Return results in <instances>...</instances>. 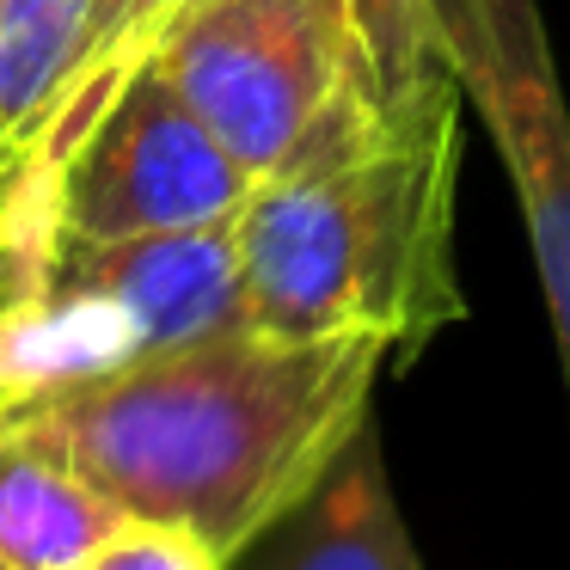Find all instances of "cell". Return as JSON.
<instances>
[{
    "label": "cell",
    "mask_w": 570,
    "mask_h": 570,
    "mask_svg": "<svg viewBox=\"0 0 570 570\" xmlns=\"http://www.w3.org/2000/svg\"><path fill=\"white\" fill-rule=\"evenodd\" d=\"M111 509L19 405H0V558L13 570H62L87 564L117 528Z\"/></svg>",
    "instance_id": "7"
},
{
    "label": "cell",
    "mask_w": 570,
    "mask_h": 570,
    "mask_svg": "<svg viewBox=\"0 0 570 570\" xmlns=\"http://www.w3.org/2000/svg\"><path fill=\"white\" fill-rule=\"evenodd\" d=\"M124 362H141V337L99 288L43 283L38 295L0 307V405L68 393Z\"/></svg>",
    "instance_id": "8"
},
{
    "label": "cell",
    "mask_w": 570,
    "mask_h": 570,
    "mask_svg": "<svg viewBox=\"0 0 570 570\" xmlns=\"http://www.w3.org/2000/svg\"><path fill=\"white\" fill-rule=\"evenodd\" d=\"M87 13L92 0H0V197L26 173Z\"/></svg>",
    "instance_id": "10"
},
{
    "label": "cell",
    "mask_w": 570,
    "mask_h": 570,
    "mask_svg": "<svg viewBox=\"0 0 570 570\" xmlns=\"http://www.w3.org/2000/svg\"><path fill=\"white\" fill-rule=\"evenodd\" d=\"M87 570H227V564L185 528H166V521H124V528L87 558Z\"/></svg>",
    "instance_id": "11"
},
{
    "label": "cell",
    "mask_w": 570,
    "mask_h": 570,
    "mask_svg": "<svg viewBox=\"0 0 570 570\" xmlns=\"http://www.w3.org/2000/svg\"><path fill=\"white\" fill-rule=\"evenodd\" d=\"M0 570H13V564H7V558H0Z\"/></svg>",
    "instance_id": "13"
},
{
    "label": "cell",
    "mask_w": 570,
    "mask_h": 570,
    "mask_svg": "<svg viewBox=\"0 0 570 570\" xmlns=\"http://www.w3.org/2000/svg\"><path fill=\"white\" fill-rule=\"evenodd\" d=\"M154 62L252 178H271L362 80L368 0H185Z\"/></svg>",
    "instance_id": "3"
},
{
    "label": "cell",
    "mask_w": 570,
    "mask_h": 570,
    "mask_svg": "<svg viewBox=\"0 0 570 570\" xmlns=\"http://www.w3.org/2000/svg\"><path fill=\"white\" fill-rule=\"evenodd\" d=\"M460 92L484 117L540 264L570 386V105L533 0H423Z\"/></svg>",
    "instance_id": "4"
},
{
    "label": "cell",
    "mask_w": 570,
    "mask_h": 570,
    "mask_svg": "<svg viewBox=\"0 0 570 570\" xmlns=\"http://www.w3.org/2000/svg\"><path fill=\"white\" fill-rule=\"evenodd\" d=\"M283 570H423L417 546L399 521L374 430H362L320 479V491L301 503V533Z\"/></svg>",
    "instance_id": "9"
},
{
    "label": "cell",
    "mask_w": 570,
    "mask_h": 570,
    "mask_svg": "<svg viewBox=\"0 0 570 570\" xmlns=\"http://www.w3.org/2000/svg\"><path fill=\"white\" fill-rule=\"evenodd\" d=\"M460 99L430 7L368 0L362 80L234 215L246 325L374 332L393 356H417L466 320L454 276Z\"/></svg>",
    "instance_id": "1"
},
{
    "label": "cell",
    "mask_w": 570,
    "mask_h": 570,
    "mask_svg": "<svg viewBox=\"0 0 570 570\" xmlns=\"http://www.w3.org/2000/svg\"><path fill=\"white\" fill-rule=\"evenodd\" d=\"M43 283H80L117 301L141 337V356L185 350L246 325L234 222L136 239H56Z\"/></svg>",
    "instance_id": "6"
},
{
    "label": "cell",
    "mask_w": 570,
    "mask_h": 570,
    "mask_svg": "<svg viewBox=\"0 0 570 570\" xmlns=\"http://www.w3.org/2000/svg\"><path fill=\"white\" fill-rule=\"evenodd\" d=\"M252 185L258 178L148 56L56 173V239H136L234 222Z\"/></svg>",
    "instance_id": "5"
},
{
    "label": "cell",
    "mask_w": 570,
    "mask_h": 570,
    "mask_svg": "<svg viewBox=\"0 0 570 570\" xmlns=\"http://www.w3.org/2000/svg\"><path fill=\"white\" fill-rule=\"evenodd\" d=\"M62 570H87V564H62Z\"/></svg>",
    "instance_id": "12"
},
{
    "label": "cell",
    "mask_w": 570,
    "mask_h": 570,
    "mask_svg": "<svg viewBox=\"0 0 570 570\" xmlns=\"http://www.w3.org/2000/svg\"><path fill=\"white\" fill-rule=\"evenodd\" d=\"M386 356L374 332L234 325L19 411L111 509L197 533L227 564L295 515L368 430Z\"/></svg>",
    "instance_id": "2"
}]
</instances>
